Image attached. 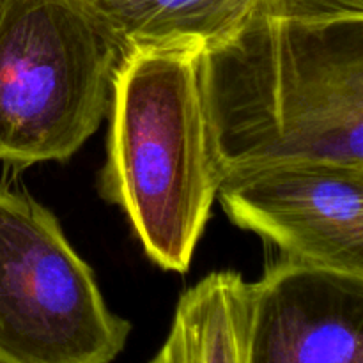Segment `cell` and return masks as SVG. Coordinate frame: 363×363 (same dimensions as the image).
Here are the masks:
<instances>
[{"label": "cell", "instance_id": "ba28073f", "mask_svg": "<svg viewBox=\"0 0 363 363\" xmlns=\"http://www.w3.org/2000/svg\"><path fill=\"white\" fill-rule=\"evenodd\" d=\"M121 53L138 46L223 41L261 0H82Z\"/></svg>", "mask_w": 363, "mask_h": 363}, {"label": "cell", "instance_id": "7a4b0ae2", "mask_svg": "<svg viewBox=\"0 0 363 363\" xmlns=\"http://www.w3.org/2000/svg\"><path fill=\"white\" fill-rule=\"evenodd\" d=\"M199 45L138 46L121 55L110 91L98 190L123 209L145 255L190 268L220 184L201 87Z\"/></svg>", "mask_w": 363, "mask_h": 363}, {"label": "cell", "instance_id": "3957f363", "mask_svg": "<svg viewBox=\"0 0 363 363\" xmlns=\"http://www.w3.org/2000/svg\"><path fill=\"white\" fill-rule=\"evenodd\" d=\"M121 50L82 0H0V162H66L108 113Z\"/></svg>", "mask_w": 363, "mask_h": 363}, {"label": "cell", "instance_id": "5b68a950", "mask_svg": "<svg viewBox=\"0 0 363 363\" xmlns=\"http://www.w3.org/2000/svg\"><path fill=\"white\" fill-rule=\"evenodd\" d=\"M216 197L280 257L363 277V165L291 162L233 170Z\"/></svg>", "mask_w": 363, "mask_h": 363}, {"label": "cell", "instance_id": "8992f818", "mask_svg": "<svg viewBox=\"0 0 363 363\" xmlns=\"http://www.w3.org/2000/svg\"><path fill=\"white\" fill-rule=\"evenodd\" d=\"M248 287L247 363H363V277L280 257Z\"/></svg>", "mask_w": 363, "mask_h": 363}, {"label": "cell", "instance_id": "52a82bcc", "mask_svg": "<svg viewBox=\"0 0 363 363\" xmlns=\"http://www.w3.org/2000/svg\"><path fill=\"white\" fill-rule=\"evenodd\" d=\"M250 287L216 272L184 291L169 335L149 363H247Z\"/></svg>", "mask_w": 363, "mask_h": 363}, {"label": "cell", "instance_id": "6da1fadb", "mask_svg": "<svg viewBox=\"0 0 363 363\" xmlns=\"http://www.w3.org/2000/svg\"><path fill=\"white\" fill-rule=\"evenodd\" d=\"M223 174L291 162L363 165V0H261L201 53Z\"/></svg>", "mask_w": 363, "mask_h": 363}, {"label": "cell", "instance_id": "277c9868", "mask_svg": "<svg viewBox=\"0 0 363 363\" xmlns=\"http://www.w3.org/2000/svg\"><path fill=\"white\" fill-rule=\"evenodd\" d=\"M130 333L57 216L0 184V363H113Z\"/></svg>", "mask_w": 363, "mask_h": 363}]
</instances>
